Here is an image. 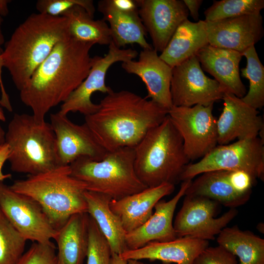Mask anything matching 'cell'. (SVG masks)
Wrapping results in <instances>:
<instances>
[{
    "mask_svg": "<svg viewBox=\"0 0 264 264\" xmlns=\"http://www.w3.org/2000/svg\"><path fill=\"white\" fill-rule=\"evenodd\" d=\"M193 264H238L237 257L218 245L207 247L195 259Z\"/></svg>",
    "mask_w": 264,
    "mask_h": 264,
    "instance_id": "36",
    "label": "cell"
},
{
    "mask_svg": "<svg viewBox=\"0 0 264 264\" xmlns=\"http://www.w3.org/2000/svg\"><path fill=\"white\" fill-rule=\"evenodd\" d=\"M62 16L68 22L70 35L84 43L102 45L112 42L110 30L103 19L95 20L82 7L77 5L65 12Z\"/></svg>",
    "mask_w": 264,
    "mask_h": 264,
    "instance_id": "29",
    "label": "cell"
},
{
    "mask_svg": "<svg viewBox=\"0 0 264 264\" xmlns=\"http://www.w3.org/2000/svg\"><path fill=\"white\" fill-rule=\"evenodd\" d=\"M85 123L107 151L134 148L152 129L166 118L169 110L151 100L127 90H111L100 101Z\"/></svg>",
    "mask_w": 264,
    "mask_h": 264,
    "instance_id": "2",
    "label": "cell"
},
{
    "mask_svg": "<svg viewBox=\"0 0 264 264\" xmlns=\"http://www.w3.org/2000/svg\"><path fill=\"white\" fill-rule=\"evenodd\" d=\"M3 22V18L0 15V55L2 53L3 49L2 47V46L4 43V38L2 31V23Z\"/></svg>",
    "mask_w": 264,
    "mask_h": 264,
    "instance_id": "44",
    "label": "cell"
},
{
    "mask_svg": "<svg viewBox=\"0 0 264 264\" xmlns=\"http://www.w3.org/2000/svg\"><path fill=\"white\" fill-rule=\"evenodd\" d=\"M7 160L16 173L36 175L60 166L54 132L50 123L33 115L15 113L5 133Z\"/></svg>",
    "mask_w": 264,
    "mask_h": 264,
    "instance_id": "6",
    "label": "cell"
},
{
    "mask_svg": "<svg viewBox=\"0 0 264 264\" xmlns=\"http://www.w3.org/2000/svg\"><path fill=\"white\" fill-rule=\"evenodd\" d=\"M94 45L69 35L35 71L20 90V96L35 119L44 121L50 109L64 103L85 80L90 69L89 52Z\"/></svg>",
    "mask_w": 264,
    "mask_h": 264,
    "instance_id": "1",
    "label": "cell"
},
{
    "mask_svg": "<svg viewBox=\"0 0 264 264\" xmlns=\"http://www.w3.org/2000/svg\"><path fill=\"white\" fill-rule=\"evenodd\" d=\"M10 187L37 201L57 230L73 215L88 211L85 196L87 185L71 176L69 165L29 175L14 181Z\"/></svg>",
    "mask_w": 264,
    "mask_h": 264,
    "instance_id": "5",
    "label": "cell"
},
{
    "mask_svg": "<svg viewBox=\"0 0 264 264\" xmlns=\"http://www.w3.org/2000/svg\"><path fill=\"white\" fill-rule=\"evenodd\" d=\"M50 125L55 134L60 166L69 165L81 157L100 161L108 152L84 122L77 124L59 111L51 113Z\"/></svg>",
    "mask_w": 264,
    "mask_h": 264,
    "instance_id": "14",
    "label": "cell"
},
{
    "mask_svg": "<svg viewBox=\"0 0 264 264\" xmlns=\"http://www.w3.org/2000/svg\"><path fill=\"white\" fill-rule=\"evenodd\" d=\"M110 264H128V261L123 259L119 254L112 253Z\"/></svg>",
    "mask_w": 264,
    "mask_h": 264,
    "instance_id": "42",
    "label": "cell"
},
{
    "mask_svg": "<svg viewBox=\"0 0 264 264\" xmlns=\"http://www.w3.org/2000/svg\"><path fill=\"white\" fill-rule=\"evenodd\" d=\"M242 54L246 58L247 64L245 67L241 68V75L249 82V89L242 99L253 108L261 109L264 105V66L254 45Z\"/></svg>",
    "mask_w": 264,
    "mask_h": 264,
    "instance_id": "30",
    "label": "cell"
},
{
    "mask_svg": "<svg viewBox=\"0 0 264 264\" xmlns=\"http://www.w3.org/2000/svg\"><path fill=\"white\" fill-rule=\"evenodd\" d=\"M218 170L242 171L264 180V139L258 137L218 145L198 161L188 164L179 181L192 180L203 173Z\"/></svg>",
    "mask_w": 264,
    "mask_h": 264,
    "instance_id": "8",
    "label": "cell"
},
{
    "mask_svg": "<svg viewBox=\"0 0 264 264\" xmlns=\"http://www.w3.org/2000/svg\"><path fill=\"white\" fill-rule=\"evenodd\" d=\"M220 204L210 198L185 195L182 206L173 223L177 238L190 237L213 240L238 213L236 208L215 218Z\"/></svg>",
    "mask_w": 264,
    "mask_h": 264,
    "instance_id": "11",
    "label": "cell"
},
{
    "mask_svg": "<svg viewBox=\"0 0 264 264\" xmlns=\"http://www.w3.org/2000/svg\"><path fill=\"white\" fill-rule=\"evenodd\" d=\"M134 149L108 152L100 161L81 157L70 165L71 175L87 185V191L117 200L148 188L138 179L134 168Z\"/></svg>",
    "mask_w": 264,
    "mask_h": 264,
    "instance_id": "7",
    "label": "cell"
},
{
    "mask_svg": "<svg viewBox=\"0 0 264 264\" xmlns=\"http://www.w3.org/2000/svg\"><path fill=\"white\" fill-rule=\"evenodd\" d=\"M213 105L172 106L168 116L181 136L190 161L201 158L218 145L217 119Z\"/></svg>",
    "mask_w": 264,
    "mask_h": 264,
    "instance_id": "9",
    "label": "cell"
},
{
    "mask_svg": "<svg viewBox=\"0 0 264 264\" xmlns=\"http://www.w3.org/2000/svg\"><path fill=\"white\" fill-rule=\"evenodd\" d=\"M264 8V0H214L213 4L204 11V21L211 22L260 14Z\"/></svg>",
    "mask_w": 264,
    "mask_h": 264,
    "instance_id": "31",
    "label": "cell"
},
{
    "mask_svg": "<svg viewBox=\"0 0 264 264\" xmlns=\"http://www.w3.org/2000/svg\"><path fill=\"white\" fill-rule=\"evenodd\" d=\"M6 120V117L5 116L3 110L2 109V107L0 105V121L4 122Z\"/></svg>",
    "mask_w": 264,
    "mask_h": 264,
    "instance_id": "46",
    "label": "cell"
},
{
    "mask_svg": "<svg viewBox=\"0 0 264 264\" xmlns=\"http://www.w3.org/2000/svg\"><path fill=\"white\" fill-rule=\"evenodd\" d=\"M257 228L260 232L264 233V227L263 223H259L257 226Z\"/></svg>",
    "mask_w": 264,
    "mask_h": 264,
    "instance_id": "48",
    "label": "cell"
},
{
    "mask_svg": "<svg viewBox=\"0 0 264 264\" xmlns=\"http://www.w3.org/2000/svg\"><path fill=\"white\" fill-rule=\"evenodd\" d=\"M87 213L92 218L108 240L111 252L120 254L128 250L126 243V232L119 218L111 211L109 196L86 191Z\"/></svg>",
    "mask_w": 264,
    "mask_h": 264,
    "instance_id": "27",
    "label": "cell"
},
{
    "mask_svg": "<svg viewBox=\"0 0 264 264\" xmlns=\"http://www.w3.org/2000/svg\"><path fill=\"white\" fill-rule=\"evenodd\" d=\"M205 22L209 45L241 53L254 45L264 35L261 13Z\"/></svg>",
    "mask_w": 264,
    "mask_h": 264,
    "instance_id": "16",
    "label": "cell"
},
{
    "mask_svg": "<svg viewBox=\"0 0 264 264\" xmlns=\"http://www.w3.org/2000/svg\"><path fill=\"white\" fill-rule=\"evenodd\" d=\"M111 255L108 240L89 215L86 264H110Z\"/></svg>",
    "mask_w": 264,
    "mask_h": 264,
    "instance_id": "33",
    "label": "cell"
},
{
    "mask_svg": "<svg viewBox=\"0 0 264 264\" xmlns=\"http://www.w3.org/2000/svg\"><path fill=\"white\" fill-rule=\"evenodd\" d=\"M229 171L218 170L203 173L192 182L185 195L205 197L230 208L243 205L251 193L241 194L235 190L229 178Z\"/></svg>",
    "mask_w": 264,
    "mask_h": 264,
    "instance_id": "25",
    "label": "cell"
},
{
    "mask_svg": "<svg viewBox=\"0 0 264 264\" xmlns=\"http://www.w3.org/2000/svg\"><path fill=\"white\" fill-rule=\"evenodd\" d=\"M137 55L135 50L118 47L111 42L106 55L92 57L90 69L87 76L62 104L59 112L66 115L71 112H79L85 116L96 112L99 104L93 103L91 97L97 91L107 94L112 90L106 85L105 82L106 74L110 66L117 62L124 63L133 60Z\"/></svg>",
    "mask_w": 264,
    "mask_h": 264,
    "instance_id": "12",
    "label": "cell"
},
{
    "mask_svg": "<svg viewBox=\"0 0 264 264\" xmlns=\"http://www.w3.org/2000/svg\"><path fill=\"white\" fill-rule=\"evenodd\" d=\"M9 0H0V15L3 17L8 13V4L10 2Z\"/></svg>",
    "mask_w": 264,
    "mask_h": 264,
    "instance_id": "43",
    "label": "cell"
},
{
    "mask_svg": "<svg viewBox=\"0 0 264 264\" xmlns=\"http://www.w3.org/2000/svg\"><path fill=\"white\" fill-rule=\"evenodd\" d=\"M202 69L213 76L224 93L242 98L246 93L240 74V63L242 55L239 52L218 48L209 44L196 54Z\"/></svg>",
    "mask_w": 264,
    "mask_h": 264,
    "instance_id": "20",
    "label": "cell"
},
{
    "mask_svg": "<svg viewBox=\"0 0 264 264\" xmlns=\"http://www.w3.org/2000/svg\"><path fill=\"white\" fill-rule=\"evenodd\" d=\"M26 241L0 209V264H16L24 253Z\"/></svg>",
    "mask_w": 264,
    "mask_h": 264,
    "instance_id": "32",
    "label": "cell"
},
{
    "mask_svg": "<svg viewBox=\"0 0 264 264\" xmlns=\"http://www.w3.org/2000/svg\"><path fill=\"white\" fill-rule=\"evenodd\" d=\"M70 35L64 16L32 13L14 30L0 55L21 90L56 44Z\"/></svg>",
    "mask_w": 264,
    "mask_h": 264,
    "instance_id": "3",
    "label": "cell"
},
{
    "mask_svg": "<svg viewBox=\"0 0 264 264\" xmlns=\"http://www.w3.org/2000/svg\"><path fill=\"white\" fill-rule=\"evenodd\" d=\"M208 246V241L183 237L169 242H152L119 255L127 261L146 259L158 260L163 264H193L197 257Z\"/></svg>",
    "mask_w": 264,
    "mask_h": 264,
    "instance_id": "21",
    "label": "cell"
},
{
    "mask_svg": "<svg viewBox=\"0 0 264 264\" xmlns=\"http://www.w3.org/2000/svg\"><path fill=\"white\" fill-rule=\"evenodd\" d=\"M5 132L0 125V146L5 143Z\"/></svg>",
    "mask_w": 264,
    "mask_h": 264,
    "instance_id": "45",
    "label": "cell"
},
{
    "mask_svg": "<svg viewBox=\"0 0 264 264\" xmlns=\"http://www.w3.org/2000/svg\"><path fill=\"white\" fill-rule=\"evenodd\" d=\"M208 44L205 22H192L187 19L177 27L159 57L173 68Z\"/></svg>",
    "mask_w": 264,
    "mask_h": 264,
    "instance_id": "24",
    "label": "cell"
},
{
    "mask_svg": "<svg viewBox=\"0 0 264 264\" xmlns=\"http://www.w3.org/2000/svg\"><path fill=\"white\" fill-rule=\"evenodd\" d=\"M77 5L84 8L94 17L95 9L92 0H39L36 2V8L40 13L59 17Z\"/></svg>",
    "mask_w": 264,
    "mask_h": 264,
    "instance_id": "34",
    "label": "cell"
},
{
    "mask_svg": "<svg viewBox=\"0 0 264 264\" xmlns=\"http://www.w3.org/2000/svg\"><path fill=\"white\" fill-rule=\"evenodd\" d=\"M88 213L71 216L59 230L55 239L58 264H84L88 244Z\"/></svg>",
    "mask_w": 264,
    "mask_h": 264,
    "instance_id": "26",
    "label": "cell"
},
{
    "mask_svg": "<svg viewBox=\"0 0 264 264\" xmlns=\"http://www.w3.org/2000/svg\"><path fill=\"white\" fill-rule=\"evenodd\" d=\"M127 261H128V264H147L144 263L139 260H130Z\"/></svg>",
    "mask_w": 264,
    "mask_h": 264,
    "instance_id": "47",
    "label": "cell"
},
{
    "mask_svg": "<svg viewBox=\"0 0 264 264\" xmlns=\"http://www.w3.org/2000/svg\"><path fill=\"white\" fill-rule=\"evenodd\" d=\"M175 188L174 184L169 183L147 188L121 199H111L110 207L128 233L143 225L153 214L156 203Z\"/></svg>",
    "mask_w": 264,
    "mask_h": 264,
    "instance_id": "22",
    "label": "cell"
},
{
    "mask_svg": "<svg viewBox=\"0 0 264 264\" xmlns=\"http://www.w3.org/2000/svg\"><path fill=\"white\" fill-rule=\"evenodd\" d=\"M138 13L152 42L162 52L179 25L188 19L189 11L181 0H135Z\"/></svg>",
    "mask_w": 264,
    "mask_h": 264,
    "instance_id": "15",
    "label": "cell"
},
{
    "mask_svg": "<svg viewBox=\"0 0 264 264\" xmlns=\"http://www.w3.org/2000/svg\"><path fill=\"white\" fill-rule=\"evenodd\" d=\"M9 154L8 145L4 143L0 146V181H3L5 179L10 178L12 176L10 174H4L2 171L3 166L5 161L7 160Z\"/></svg>",
    "mask_w": 264,
    "mask_h": 264,
    "instance_id": "40",
    "label": "cell"
},
{
    "mask_svg": "<svg viewBox=\"0 0 264 264\" xmlns=\"http://www.w3.org/2000/svg\"><path fill=\"white\" fill-rule=\"evenodd\" d=\"M121 66L127 73L141 79L147 90L146 98L168 110L172 107L170 92L172 68L153 48L143 49L137 60L122 63Z\"/></svg>",
    "mask_w": 264,
    "mask_h": 264,
    "instance_id": "18",
    "label": "cell"
},
{
    "mask_svg": "<svg viewBox=\"0 0 264 264\" xmlns=\"http://www.w3.org/2000/svg\"><path fill=\"white\" fill-rule=\"evenodd\" d=\"M0 209L13 226L26 240L47 243L58 233L40 204L17 193L0 181Z\"/></svg>",
    "mask_w": 264,
    "mask_h": 264,
    "instance_id": "10",
    "label": "cell"
},
{
    "mask_svg": "<svg viewBox=\"0 0 264 264\" xmlns=\"http://www.w3.org/2000/svg\"><path fill=\"white\" fill-rule=\"evenodd\" d=\"M170 92L173 106H208L222 99L219 83L203 72L196 55L172 68Z\"/></svg>",
    "mask_w": 264,
    "mask_h": 264,
    "instance_id": "13",
    "label": "cell"
},
{
    "mask_svg": "<svg viewBox=\"0 0 264 264\" xmlns=\"http://www.w3.org/2000/svg\"><path fill=\"white\" fill-rule=\"evenodd\" d=\"M3 67H4L3 61L1 56L0 55V88L1 91L0 105L2 107L5 108L9 112H12L13 109L9 97L5 90L2 81V69Z\"/></svg>",
    "mask_w": 264,
    "mask_h": 264,
    "instance_id": "38",
    "label": "cell"
},
{
    "mask_svg": "<svg viewBox=\"0 0 264 264\" xmlns=\"http://www.w3.org/2000/svg\"><path fill=\"white\" fill-rule=\"evenodd\" d=\"M56 249L52 242H33L16 264H58Z\"/></svg>",
    "mask_w": 264,
    "mask_h": 264,
    "instance_id": "35",
    "label": "cell"
},
{
    "mask_svg": "<svg viewBox=\"0 0 264 264\" xmlns=\"http://www.w3.org/2000/svg\"><path fill=\"white\" fill-rule=\"evenodd\" d=\"M112 4L118 10L126 12L138 11L135 0H111Z\"/></svg>",
    "mask_w": 264,
    "mask_h": 264,
    "instance_id": "39",
    "label": "cell"
},
{
    "mask_svg": "<svg viewBox=\"0 0 264 264\" xmlns=\"http://www.w3.org/2000/svg\"><path fill=\"white\" fill-rule=\"evenodd\" d=\"M98 10L103 20L108 22L112 42L118 47L136 44L143 49L153 48L146 40V30L138 11L126 12L117 9L111 0H101L98 2Z\"/></svg>",
    "mask_w": 264,
    "mask_h": 264,
    "instance_id": "23",
    "label": "cell"
},
{
    "mask_svg": "<svg viewBox=\"0 0 264 264\" xmlns=\"http://www.w3.org/2000/svg\"><path fill=\"white\" fill-rule=\"evenodd\" d=\"M134 149L136 175L148 188L175 185L190 161L182 139L168 114Z\"/></svg>",
    "mask_w": 264,
    "mask_h": 264,
    "instance_id": "4",
    "label": "cell"
},
{
    "mask_svg": "<svg viewBox=\"0 0 264 264\" xmlns=\"http://www.w3.org/2000/svg\"><path fill=\"white\" fill-rule=\"evenodd\" d=\"M192 180L182 181L179 190L173 198L168 201H158L150 218L143 225L127 233L126 243L128 250L141 248L152 242H169L177 238L173 223L174 213Z\"/></svg>",
    "mask_w": 264,
    "mask_h": 264,
    "instance_id": "19",
    "label": "cell"
},
{
    "mask_svg": "<svg viewBox=\"0 0 264 264\" xmlns=\"http://www.w3.org/2000/svg\"><path fill=\"white\" fill-rule=\"evenodd\" d=\"M222 100L223 108L217 120L218 144L258 137L264 127L258 110L232 94L225 93Z\"/></svg>",
    "mask_w": 264,
    "mask_h": 264,
    "instance_id": "17",
    "label": "cell"
},
{
    "mask_svg": "<svg viewBox=\"0 0 264 264\" xmlns=\"http://www.w3.org/2000/svg\"><path fill=\"white\" fill-rule=\"evenodd\" d=\"M188 10L189 13L195 22L199 21V9L203 2L202 0H183Z\"/></svg>",
    "mask_w": 264,
    "mask_h": 264,
    "instance_id": "41",
    "label": "cell"
},
{
    "mask_svg": "<svg viewBox=\"0 0 264 264\" xmlns=\"http://www.w3.org/2000/svg\"><path fill=\"white\" fill-rule=\"evenodd\" d=\"M218 245L238 257V264H264V240L237 225L226 227L219 234Z\"/></svg>",
    "mask_w": 264,
    "mask_h": 264,
    "instance_id": "28",
    "label": "cell"
},
{
    "mask_svg": "<svg viewBox=\"0 0 264 264\" xmlns=\"http://www.w3.org/2000/svg\"><path fill=\"white\" fill-rule=\"evenodd\" d=\"M230 181L236 191L241 194H251V189L256 179L242 171H229Z\"/></svg>",
    "mask_w": 264,
    "mask_h": 264,
    "instance_id": "37",
    "label": "cell"
}]
</instances>
